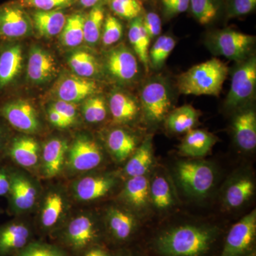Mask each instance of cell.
I'll use <instances>...</instances> for the list:
<instances>
[{
	"label": "cell",
	"instance_id": "obj_17",
	"mask_svg": "<svg viewBox=\"0 0 256 256\" xmlns=\"http://www.w3.org/2000/svg\"><path fill=\"white\" fill-rule=\"evenodd\" d=\"M234 138L242 150L250 151L256 146V116L255 111L249 109L240 112L234 118Z\"/></svg>",
	"mask_w": 256,
	"mask_h": 256
},
{
	"label": "cell",
	"instance_id": "obj_51",
	"mask_svg": "<svg viewBox=\"0 0 256 256\" xmlns=\"http://www.w3.org/2000/svg\"><path fill=\"white\" fill-rule=\"evenodd\" d=\"M186 1H190V0H162V4L163 8H166L170 5Z\"/></svg>",
	"mask_w": 256,
	"mask_h": 256
},
{
	"label": "cell",
	"instance_id": "obj_14",
	"mask_svg": "<svg viewBox=\"0 0 256 256\" xmlns=\"http://www.w3.org/2000/svg\"><path fill=\"white\" fill-rule=\"evenodd\" d=\"M54 57L41 47L34 46L30 50L28 64V77L35 84L50 80L56 73Z\"/></svg>",
	"mask_w": 256,
	"mask_h": 256
},
{
	"label": "cell",
	"instance_id": "obj_3",
	"mask_svg": "<svg viewBox=\"0 0 256 256\" xmlns=\"http://www.w3.org/2000/svg\"><path fill=\"white\" fill-rule=\"evenodd\" d=\"M256 210L232 226L224 236L218 256H249L255 252Z\"/></svg>",
	"mask_w": 256,
	"mask_h": 256
},
{
	"label": "cell",
	"instance_id": "obj_31",
	"mask_svg": "<svg viewBox=\"0 0 256 256\" xmlns=\"http://www.w3.org/2000/svg\"><path fill=\"white\" fill-rule=\"evenodd\" d=\"M86 16L75 13L66 18L63 30L60 34L62 45L67 47L78 46L84 42V24Z\"/></svg>",
	"mask_w": 256,
	"mask_h": 256
},
{
	"label": "cell",
	"instance_id": "obj_18",
	"mask_svg": "<svg viewBox=\"0 0 256 256\" xmlns=\"http://www.w3.org/2000/svg\"><path fill=\"white\" fill-rule=\"evenodd\" d=\"M22 48L20 44L10 45L0 52V89L10 86L22 68Z\"/></svg>",
	"mask_w": 256,
	"mask_h": 256
},
{
	"label": "cell",
	"instance_id": "obj_36",
	"mask_svg": "<svg viewBox=\"0 0 256 256\" xmlns=\"http://www.w3.org/2000/svg\"><path fill=\"white\" fill-rule=\"evenodd\" d=\"M152 201L160 210L169 208L173 204L169 183L162 176L154 178L150 188Z\"/></svg>",
	"mask_w": 256,
	"mask_h": 256
},
{
	"label": "cell",
	"instance_id": "obj_7",
	"mask_svg": "<svg viewBox=\"0 0 256 256\" xmlns=\"http://www.w3.org/2000/svg\"><path fill=\"white\" fill-rule=\"evenodd\" d=\"M256 87V58L252 56L242 60L234 70L226 105L229 108L242 105L252 98Z\"/></svg>",
	"mask_w": 256,
	"mask_h": 256
},
{
	"label": "cell",
	"instance_id": "obj_20",
	"mask_svg": "<svg viewBox=\"0 0 256 256\" xmlns=\"http://www.w3.org/2000/svg\"><path fill=\"white\" fill-rule=\"evenodd\" d=\"M66 18L60 10L42 11L36 10L32 14V22L37 32L42 36L53 37L60 34Z\"/></svg>",
	"mask_w": 256,
	"mask_h": 256
},
{
	"label": "cell",
	"instance_id": "obj_9",
	"mask_svg": "<svg viewBox=\"0 0 256 256\" xmlns=\"http://www.w3.org/2000/svg\"><path fill=\"white\" fill-rule=\"evenodd\" d=\"M106 67L112 78L122 82H133L139 74L137 57L124 46L116 47L108 53Z\"/></svg>",
	"mask_w": 256,
	"mask_h": 256
},
{
	"label": "cell",
	"instance_id": "obj_11",
	"mask_svg": "<svg viewBox=\"0 0 256 256\" xmlns=\"http://www.w3.org/2000/svg\"><path fill=\"white\" fill-rule=\"evenodd\" d=\"M32 23L21 6L6 4L0 6V35L6 38H20L30 34Z\"/></svg>",
	"mask_w": 256,
	"mask_h": 256
},
{
	"label": "cell",
	"instance_id": "obj_40",
	"mask_svg": "<svg viewBox=\"0 0 256 256\" xmlns=\"http://www.w3.org/2000/svg\"><path fill=\"white\" fill-rule=\"evenodd\" d=\"M82 114L87 122L90 124L102 122L107 116L105 100L100 96H92L84 102Z\"/></svg>",
	"mask_w": 256,
	"mask_h": 256
},
{
	"label": "cell",
	"instance_id": "obj_10",
	"mask_svg": "<svg viewBox=\"0 0 256 256\" xmlns=\"http://www.w3.org/2000/svg\"><path fill=\"white\" fill-rule=\"evenodd\" d=\"M0 112L12 127L22 132H36L40 128L36 111L28 101H10L2 106Z\"/></svg>",
	"mask_w": 256,
	"mask_h": 256
},
{
	"label": "cell",
	"instance_id": "obj_23",
	"mask_svg": "<svg viewBox=\"0 0 256 256\" xmlns=\"http://www.w3.org/2000/svg\"><path fill=\"white\" fill-rule=\"evenodd\" d=\"M110 178H86L78 182L76 193L82 201H92L107 194L114 185Z\"/></svg>",
	"mask_w": 256,
	"mask_h": 256
},
{
	"label": "cell",
	"instance_id": "obj_54",
	"mask_svg": "<svg viewBox=\"0 0 256 256\" xmlns=\"http://www.w3.org/2000/svg\"><path fill=\"white\" fill-rule=\"evenodd\" d=\"M249 256H256L255 252H254V254H252V255H250Z\"/></svg>",
	"mask_w": 256,
	"mask_h": 256
},
{
	"label": "cell",
	"instance_id": "obj_34",
	"mask_svg": "<svg viewBox=\"0 0 256 256\" xmlns=\"http://www.w3.org/2000/svg\"><path fill=\"white\" fill-rule=\"evenodd\" d=\"M254 184L248 178H242L232 184L226 192L225 202L230 208L244 204L254 194Z\"/></svg>",
	"mask_w": 256,
	"mask_h": 256
},
{
	"label": "cell",
	"instance_id": "obj_27",
	"mask_svg": "<svg viewBox=\"0 0 256 256\" xmlns=\"http://www.w3.org/2000/svg\"><path fill=\"white\" fill-rule=\"evenodd\" d=\"M152 163L151 138H146L126 164L124 172L128 176H144Z\"/></svg>",
	"mask_w": 256,
	"mask_h": 256
},
{
	"label": "cell",
	"instance_id": "obj_53",
	"mask_svg": "<svg viewBox=\"0 0 256 256\" xmlns=\"http://www.w3.org/2000/svg\"><path fill=\"white\" fill-rule=\"evenodd\" d=\"M3 144V134L2 132L1 128H0V149H1L2 146Z\"/></svg>",
	"mask_w": 256,
	"mask_h": 256
},
{
	"label": "cell",
	"instance_id": "obj_42",
	"mask_svg": "<svg viewBox=\"0 0 256 256\" xmlns=\"http://www.w3.org/2000/svg\"><path fill=\"white\" fill-rule=\"evenodd\" d=\"M124 34V26L117 18L108 15L104 20L102 26V44L106 46H111L117 43L120 40Z\"/></svg>",
	"mask_w": 256,
	"mask_h": 256
},
{
	"label": "cell",
	"instance_id": "obj_26",
	"mask_svg": "<svg viewBox=\"0 0 256 256\" xmlns=\"http://www.w3.org/2000/svg\"><path fill=\"white\" fill-rule=\"evenodd\" d=\"M200 112L191 105H184L172 111L166 117V124L170 130L175 133H184L194 127Z\"/></svg>",
	"mask_w": 256,
	"mask_h": 256
},
{
	"label": "cell",
	"instance_id": "obj_2",
	"mask_svg": "<svg viewBox=\"0 0 256 256\" xmlns=\"http://www.w3.org/2000/svg\"><path fill=\"white\" fill-rule=\"evenodd\" d=\"M228 74L226 64L212 58L181 74L178 79V92L184 95L220 96Z\"/></svg>",
	"mask_w": 256,
	"mask_h": 256
},
{
	"label": "cell",
	"instance_id": "obj_15",
	"mask_svg": "<svg viewBox=\"0 0 256 256\" xmlns=\"http://www.w3.org/2000/svg\"><path fill=\"white\" fill-rule=\"evenodd\" d=\"M137 224L134 218L122 210H112L108 218V233L116 245L128 244L134 236Z\"/></svg>",
	"mask_w": 256,
	"mask_h": 256
},
{
	"label": "cell",
	"instance_id": "obj_37",
	"mask_svg": "<svg viewBox=\"0 0 256 256\" xmlns=\"http://www.w3.org/2000/svg\"><path fill=\"white\" fill-rule=\"evenodd\" d=\"M44 208L42 213V224L44 228H52L58 220L63 212L64 201L60 194H50L46 198Z\"/></svg>",
	"mask_w": 256,
	"mask_h": 256
},
{
	"label": "cell",
	"instance_id": "obj_16",
	"mask_svg": "<svg viewBox=\"0 0 256 256\" xmlns=\"http://www.w3.org/2000/svg\"><path fill=\"white\" fill-rule=\"evenodd\" d=\"M31 237V230L24 224H10L0 229V256L16 255L33 242Z\"/></svg>",
	"mask_w": 256,
	"mask_h": 256
},
{
	"label": "cell",
	"instance_id": "obj_49",
	"mask_svg": "<svg viewBox=\"0 0 256 256\" xmlns=\"http://www.w3.org/2000/svg\"><path fill=\"white\" fill-rule=\"evenodd\" d=\"M10 190V182L6 175L0 172V196L6 194Z\"/></svg>",
	"mask_w": 256,
	"mask_h": 256
},
{
	"label": "cell",
	"instance_id": "obj_39",
	"mask_svg": "<svg viewBox=\"0 0 256 256\" xmlns=\"http://www.w3.org/2000/svg\"><path fill=\"white\" fill-rule=\"evenodd\" d=\"M15 256H70L63 248L55 244H50L33 240Z\"/></svg>",
	"mask_w": 256,
	"mask_h": 256
},
{
	"label": "cell",
	"instance_id": "obj_41",
	"mask_svg": "<svg viewBox=\"0 0 256 256\" xmlns=\"http://www.w3.org/2000/svg\"><path fill=\"white\" fill-rule=\"evenodd\" d=\"M110 6L114 14L130 20L140 16L143 10L140 0H110Z\"/></svg>",
	"mask_w": 256,
	"mask_h": 256
},
{
	"label": "cell",
	"instance_id": "obj_48",
	"mask_svg": "<svg viewBox=\"0 0 256 256\" xmlns=\"http://www.w3.org/2000/svg\"><path fill=\"white\" fill-rule=\"evenodd\" d=\"M111 254L101 246H97L88 249L82 256H110Z\"/></svg>",
	"mask_w": 256,
	"mask_h": 256
},
{
	"label": "cell",
	"instance_id": "obj_4",
	"mask_svg": "<svg viewBox=\"0 0 256 256\" xmlns=\"http://www.w3.org/2000/svg\"><path fill=\"white\" fill-rule=\"evenodd\" d=\"M176 173L180 185L194 196H206L215 181L214 170L204 162H181L176 165Z\"/></svg>",
	"mask_w": 256,
	"mask_h": 256
},
{
	"label": "cell",
	"instance_id": "obj_47",
	"mask_svg": "<svg viewBox=\"0 0 256 256\" xmlns=\"http://www.w3.org/2000/svg\"><path fill=\"white\" fill-rule=\"evenodd\" d=\"M48 118H50V122L54 126L60 128H65L68 127L70 124L66 120L62 114H58L54 108L50 106V108L48 111Z\"/></svg>",
	"mask_w": 256,
	"mask_h": 256
},
{
	"label": "cell",
	"instance_id": "obj_24",
	"mask_svg": "<svg viewBox=\"0 0 256 256\" xmlns=\"http://www.w3.org/2000/svg\"><path fill=\"white\" fill-rule=\"evenodd\" d=\"M128 38L134 53L148 70L151 40L143 25L142 18L138 16L132 20L128 32Z\"/></svg>",
	"mask_w": 256,
	"mask_h": 256
},
{
	"label": "cell",
	"instance_id": "obj_30",
	"mask_svg": "<svg viewBox=\"0 0 256 256\" xmlns=\"http://www.w3.org/2000/svg\"><path fill=\"white\" fill-rule=\"evenodd\" d=\"M124 194L128 203L132 206L138 208L146 206L150 195L148 178L144 176L131 178L126 183Z\"/></svg>",
	"mask_w": 256,
	"mask_h": 256
},
{
	"label": "cell",
	"instance_id": "obj_5",
	"mask_svg": "<svg viewBox=\"0 0 256 256\" xmlns=\"http://www.w3.org/2000/svg\"><path fill=\"white\" fill-rule=\"evenodd\" d=\"M255 42L256 37L252 35L233 30H223L213 33L208 44L216 54L240 62L246 60Z\"/></svg>",
	"mask_w": 256,
	"mask_h": 256
},
{
	"label": "cell",
	"instance_id": "obj_43",
	"mask_svg": "<svg viewBox=\"0 0 256 256\" xmlns=\"http://www.w3.org/2000/svg\"><path fill=\"white\" fill-rule=\"evenodd\" d=\"M76 0H18L22 8H34L42 11H52L66 8L74 4Z\"/></svg>",
	"mask_w": 256,
	"mask_h": 256
},
{
	"label": "cell",
	"instance_id": "obj_38",
	"mask_svg": "<svg viewBox=\"0 0 256 256\" xmlns=\"http://www.w3.org/2000/svg\"><path fill=\"white\" fill-rule=\"evenodd\" d=\"M190 6L194 18L202 25L213 22L218 14L216 0H190Z\"/></svg>",
	"mask_w": 256,
	"mask_h": 256
},
{
	"label": "cell",
	"instance_id": "obj_29",
	"mask_svg": "<svg viewBox=\"0 0 256 256\" xmlns=\"http://www.w3.org/2000/svg\"><path fill=\"white\" fill-rule=\"evenodd\" d=\"M13 202L18 210L32 208L36 200V191L33 185L26 178L16 176L10 182V190Z\"/></svg>",
	"mask_w": 256,
	"mask_h": 256
},
{
	"label": "cell",
	"instance_id": "obj_46",
	"mask_svg": "<svg viewBox=\"0 0 256 256\" xmlns=\"http://www.w3.org/2000/svg\"><path fill=\"white\" fill-rule=\"evenodd\" d=\"M52 107L62 114L70 126L74 124L77 116L76 106L75 104L58 100Z\"/></svg>",
	"mask_w": 256,
	"mask_h": 256
},
{
	"label": "cell",
	"instance_id": "obj_8",
	"mask_svg": "<svg viewBox=\"0 0 256 256\" xmlns=\"http://www.w3.org/2000/svg\"><path fill=\"white\" fill-rule=\"evenodd\" d=\"M100 235L94 222L88 217L82 216L74 218L68 224L60 240L65 247L76 255H82L88 249L97 246Z\"/></svg>",
	"mask_w": 256,
	"mask_h": 256
},
{
	"label": "cell",
	"instance_id": "obj_1",
	"mask_svg": "<svg viewBox=\"0 0 256 256\" xmlns=\"http://www.w3.org/2000/svg\"><path fill=\"white\" fill-rule=\"evenodd\" d=\"M222 234L215 226L182 224L156 233L146 249L153 256H218Z\"/></svg>",
	"mask_w": 256,
	"mask_h": 256
},
{
	"label": "cell",
	"instance_id": "obj_19",
	"mask_svg": "<svg viewBox=\"0 0 256 256\" xmlns=\"http://www.w3.org/2000/svg\"><path fill=\"white\" fill-rule=\"evenodd\" d=\"M216 142V140L210 133L203 130H191L180 144V152L190 158H201L210 152Z\"/></svg>",
	"mask_w": 256,
	"mask_h": 256
},
{
	"label": "cell",
	"instance_id": "obj_6",
	"mask_svg": "<svg viewBox=\"0 0 256 256\" xmlns=\"http://www.w3.org/2000/svg\"><path fill=\"white\" fill-rule=\"evenodd\" d=\"M140 98L146 120L156 124L166 117L172 106V94L169 86L162 79H153L144 84Z\"/></svg>",
	"mask_w": 256,
	"mask_h": 256
},
{
	"label": "cell",
	"instance_id": "obj_12",
	"mask_svg": "<svg viewBox=\"0 0 256 256\" xmlns=\"http://www.w3.org/2000/svg\"><path fill=\"white\" fill-rule=\"evenodd\" d=\"M102 161L100 148L87 136H80L74 141L69 152L70 168L76 171H88L98 166Z\"/></svg>",
	"mask_w": 256,
	"mask_h": 256
},
{
	"label": "cell",
	"instance_id": "obj_50",
	"mask_svg": "<svg viewBox=\"0 0 256 256\" xmlns=\"http://www.w3.org/2000/svg\"><path fill=\"white\" fill-rule=\"evenodd\" d=\"M101 0H79L80 5L85 8H94L98 5Z\"/></svg>",
	"mask_w": 256,
	"mask_h": 256
},
{
	"label": "cell",
	"instance_id": "obj_21",
	"mask_svg": "<svg viewBox=\"0 0 256 256\" xmlns=\"http://www.w3.org/2000/svg\"><path fill=\"white\" fill-rule=\"evenodd\" d=\"M109 106L114 121L121 124L133 120L139 111L137 100L132 96L120 90L111 94Z\"/></svg>",
	"mask_w": 256,
	"mask_h": 256
},
{
	"label": "cell",
	"instance_id": "obj_13",
	"mask_svg": "<svg viewBox=\"0 0 256 256\" xmlns=\"http://www.w3.org/2000/svg\"><path fill=\"white\" fill-rule=\"evenodd\" d=\"M97 88L94 80L76 75L60 79L55 90L60 100L76 104L94 95Z\"/></svg>",
	"mask_w": 256,
	"mask_h": 256
},
{
	"label": "cell",
	"instance_id": "obj_52",
	"mask_svg": "<svg viewBox=\"0 0 256 256\" xmlns=\"http://www.w3.org/2000/svg\"><path fill=\"white\" fill-rule=\"evenodd\" d=\"M110 256H139L128 250H120L116 254H111Z\"/></svg>",
	"mask_w": 256,
	"mask_h": 256
},
{
	"label": "cell",
	"instance_id": "obj_33",
	"mask_svg": "<svg viewBox=\"0 0 256 256\" xmlns=\"http://www.w3.org/2000/svg\"><path fill=\"white\" fill-rule=\"evenodd\" d=\"M105 14L100 4L96 5L86 16L84 24V41L90 45H95L102 34Z\"/></svg>",
	"mask_w": 256,
	"mask_h": 256
},
{
	"label": "cell",
	"instance_id": "obj_35",
	"mask_svg": "<svg viewBox=\"0 0 256 256\" xmlns=\"http://www.w3.org/2000/svg\"><path fill=\"white\" fill-rule=\"evenodd\" d=\"M176 46V41L170 36H160L149 50V64L153 68L160 69Z\"/></svg>",
	"mask_w": 256,
	"mask_h": 256
},
{
	"label": "cell",
	"instance_id": "obj_32",
	"mask_svg": "<svg viewBox=\"0 0 256 256\" xmlns=\"http://www.w3.org/2000/svg\"><path fill=\"white\" fill-rule=\"evenodd\" d=\"M68 62L74 73L82 78L95 76L98 72L99 66L95 56L86 50L74 52Z\"/></svg>",
	"mask_w": 256,
	"mask_h": 256
},
{
	"label": "cell",
	"instance_id": "obj_44",
	"mask_svg": "<svg viewBox=\"0 0 256 256\" xmlns=\"http://www.w3.org/2000/svg\"><path fill=\"white\" fill-rule=\"evenodd\" d=\"M256 0H230L229 15L230 16H244L255 10Z\"/></svg>",
	"mask_w": 256,
	"mask_h": 256
},
{
	"label": "cell",
	"instance_id": "obj_28",
	"mask_svg": "<svg viewBox=\"0 0 256 256\" xmlns=\"http://www.w3.org/2000/svg\"><path fill=\"white\" fill-rule=\"evenodd\" d=\"M108 146L114 158L124 161L136 151L137 141L136 138L122 129H116L109 134Z\"/></svg>",
	"mask_w": 256,
	"mask_h": 256
},
{
	"label": "cell",
	"instance_id": "obj_22",
	"mask_svg": "<svg viewBox=\"0 0 256 256\" xmlns=\"http://www.w3.org/2000/svg\"><path fill=\"white\" fill-rule=\"evenodd\" d=\"M68 144L62 139L50 140L44 148V172L47 178H54L62 171Z\"/></svg>",
	"mask_w": 256,
	"mask_h": 256
},
{
	"label": "cell",
	"instance_id": "obj_45",
	"mask_svg": "<svg viewBox=\"0 0 256 256\" xmlns=\"http://www.w3.org/2000/svg\"><path fill=\"white\" fill-rule=\"evenodd\" d=\"M143 25L150 40L159 36L162 31V22L159 15L150 12L142 18Z\"/></svg>",
	"mask_w": 256,
	"mask_h": 256
},
{
	"label": "cell",
	"instance_id": "obj_25",
	"mask_svg": "<svg viewBox=\"0 0 256 256\" xmlns=\"http://www.w3.org/2000/svg\"><path fill=\"white\" fill-rule=\"evenodd\" d=\"M38 143L30 137L16 138L10 148V156L18 164L25 168H31L38 160Z\"/></svg>",
	"mask_w": 256,
	"mask_h": 256
}]
</instances>
